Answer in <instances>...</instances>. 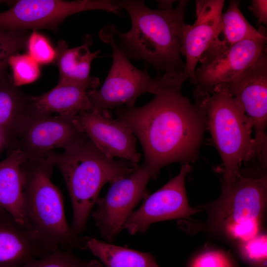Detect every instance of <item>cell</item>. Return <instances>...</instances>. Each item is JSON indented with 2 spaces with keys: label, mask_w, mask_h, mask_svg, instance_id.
<instances>
[{
  "label": "cell",
  "mask_w": 267,
  "mask_h": 267,
  "mask_svg": "<svg viewBox=\"0 0 267 267\" xmlns=\"http://www.w3.org/2000/svg\"><path fill=\"white\" fill-rule=\"evenodd\" d=\"M28 54L39 64H46L55 61L56 49L48 39L34 30L28 40Z\"/></svg>",
  "instance_id": "27"
},
{
  "label": "cell",
  "mask_w": 267,
  "mask_h": 267,
  "mask_svg": "<svg viewBox=\"0 0 267 267\" xmlns=\"http://www.w3.org/2000/svg\"><path fill=\"white\" fill-rule=\"evenodd\" d=\"M54 167L47 154L22 164L24 225L51 252L87 249L89 237L76 234L67 222L62 193L51 180Z\"/></svg>",
  "instance_id": "3"
},
{
  "label": "cell",
  "mask_w": 267,
  "mask_h": 267,
  "mask_svg": "<svg viewBox=\"0 0 267 267\" xmlns=\"http://www.w3.org/2000/svg\"><path fill=\"white\" fill-rule=\"evenodd\" d=\"M181 88L162 85L148 103L115 110L117 119L139 141L144 154L141 166L152 178L165 166L194 161L207 129L203 108L184 96Z\"/></svg>",
  "instance_id": "1"
},
{
  "label": "cell",
  "mask_w": 267,
  "mask_h": 267,
  "mask_svg": "<svg viewBox=\"0 0 267 267\" xmlns=\"http://www.w3.org/2000/svg\"><path fill=\"white\" fill-rule=\"evenodd\" d=\"M99 36L111 47L113 60L101 88L88 91L92 110L110 116L111 110L134 107L136 99L143 93L156 95L160 92L162 87L160 81L151 78L147 69L142 70L131 63L117 46L109 24L100 30Z\"/></svg>",
  "instance_id": "7"
},
{
  "label": "cell",
  "mask_w": 267,
  "mask_h": 267,
  "mask_svg": "<svg viewBox=\"0 0 267 267\" xmlns=\"http://www.w3.org/2000/svg\"><path fill=\"white\" fill-rule=\"evenodd\" d=\"M189 163L183 164L178 174L157 191L144 199L141 207L133 211L124 228L130 234L145 233L154 222L177 219H190L201 211L191 207L185 187L186 175L191 170Z\"/></svg>",
  "instance_id": "10"
},
{
  "label": "cell",
  "mask_w": 267,
  "mask_h": 267,
  "mask_svg": "<svg viewBox=\"0 0 267 267\" xmlns=\"http://www.w3.org/2000/svg\"><path fill=\"white\" fill-rule=\"evenodd\" d=\"M4 147H6V142L3 135L0 132V152Z\"/></svg>",
  "instance_id": "31"
},
{
  "label": "cell",
  "mask_w": 267,
  "mask_h": 267,
  "mask_svg": "<svg viewBox=\"0 0 267 267\" xmlns=\"http://www.w3.org/2000/svg\"></svg>",
  "instance_id": "32"
},
{
  "label": "cell",
  "mask_w": 267,
  "mask_h": 267,
  "mask_svg": "<svg viewBox=\"0 0 267 267\" xmlns=\"http://www.w3.org/2000/svg\"><path fill=\"white\" fill-rule=\"evenodd\" d=\"M158 4L159 9L168 10L173 8V4L176 0H156Z\"/></svg>",
  "instance_id": "30"
},
{
  "label": "cell",
  "mask_w": 267,
  "mask_h": 267,
  "mask_svg": "<svg viewBox=\"0 0 267 267\" xmlns=\"http://www.w3.org/2000/svg\"><path fill=\"white\" fill-rule=\"evenodd\" d=\"M85 86L59 82L50 91L39 96H30L28 113L30 116H51L55 114L74 118L79 113L91 110Z\"/></svg>",
  "instance_id": "17"
},
{
  "label": "cell",
  "mask_w": 267,
  "mask_h": 267,
  "mask_svg": "<svg viewBox=\"0 0 267 267\" xmlns=\"http://www.w3.org/2000/svg\"><path fill=\"white\" fill-rule=\"evenodd\" d=\"M267 199V176L222 181L214 201L200 206L207 213L203 225L209 231L243 243L260 234Z\"/></svg>",
  "instance_id": "6"
},
{
  "label": "cell",
  "mask_w": 267,
  "mask_h": 267,
  "mask_svg": "<svg viewBox=\"0 0 267 267\" xmlns=\"http://www.w3.org/2000/svg\"><path fill=\"white\" fill-rule=\"evenodd\" d=\"M29 97L6 74L0 78V132L10 151L18 149L19 132L29 116Z\"/></svg>",
  "instance_id": "19"
},
{
  "label": "cell",
  "mask_w": 267,
  "mask_h": 267,
  "mask_svg": "<svg viewBox=\"0 0 267 267\" xmlns=\"http://www.w3.org/2000/svg\"><path fill=\"white\" fill-rule=\"evenodd\" d=\"M92 10L119 14L121 9L110 0H21L0 13V29H53L71 15Z\"/></svg>",
  "instance_id": "8"
},
{
  "label": "cell",
  "mask_w": 267,
  "mask_h": 267,
  "mask_svg": "<svg viewBox=\"0 0 267 267\" xmlns=\"http://www.w3.org/2000/svg\"><path fill=\"white\" fill-rule=\"evenodd\" d=\"M224 0H196V19L186 24L180 49L185 58V67L180 77L182 84L187 80L193 84L197 65L214 37L224 3Z\"/></svg>",
  "instance_id": "15"
},
{
  "label": "cell",
  "mask_w": 267,
  "mask_h": 267,
  "mask_svg": "<svg viewBox=\"0 0 267 267\" xmlns=\"http://www.w3.org/2000/svg\"><path fill=\"white\" fill-rule=\"evenodd\" d=\"M249 9L258 19V25H267V0H252Z\"/></svg>",
  "instance_id": "29"
},
{
  "label": "cell",
  "mask_w": 267,
  "mask_h": 267,
  "mask_svg": "<svg viewBox=\"0 0 267 267\" xmlns=\"http://www.w3.org/2000/svg\"><path fill=\"white\" fill-rule=\"evenodd\" d=\"M26 40V34L23 30L0 29V78L6 74L9 58L22 49Z\"/></svg>",
  "instance_id": "25"
},
{
  "label": "cell",
  "mask_w": 267,
  "mask_h": 267,
  "mask_svg": "<svg viewBox=\"0 0 267 267\" xmlns=\"http://www.w3.org/2000/svg\"><path fill=\"white\" fill-rule=\"evenodd\" d=\"M267 236L259 234L238 245L241 259L252 267H267Z\"/></svg>",
  "instance_id": "26"
},
{
  "label": "cell",
  "mask_w": 267,
  "mask_h": 267,
  "mask_svg": "<svg viewBox=\"0 0 267 267\" xmlns=\"http://www.w3.org/2000/svg\"><path fill=\"white\" fill-rule=\"evenodd\" d=\"M152 178L142 166L130 175L112 183L106 195L98 198L90 215L103 239L112 242L121 231L133 209L148 195L147 184Z\"/></svg>",
  "instance_id": "9"
},
{
  "label": "cell",
  "mask_w": 267,
  "mask_h": 267,
  "mask_svg": "<svg viewBox=\"0 0 267 267\" xmlns=\"http://www.w3.org/2000/svg\"><path fill=\"white\" fill-rule=\"evenodd\" d=\"M188 267H236L230 257L221 251L200 253L191 260Z\"/></svg>",
  "instance_id": "28"
},
{
  "label": "cell",
  "mask_w": 267,
  "mask_h": 267,
  "mask_svg": "<svg viewBox=\"0 0 267 267\" xmlns=\"http://www.w3.org/2000/svg\"><path fill=\"white\" fill-rule=\"evenodd\" d=\"M194 98L204 111L207 129L220 155L223 180H234L241 174L243 163L257 160L260 163L252 123L226 85Z\"/></svg>",
  "instance_id": "5"
},
{
  "label": "cell",
  "mask_w": 267,
  "mask_h": 267,
  "mask_svg": "<svg viewBox=\"0 0 267 267\" xmlns=\"http://www.w3.org/2000/svg\"><path fill=\"white\" fill-rule=\"evenodd\" d=\"M78 129L94 145L110 159L115 157L135 164L141 155L136 147V137L129 128L118 119L90 110L73 118Z\"/></svg>",
  "instance_id": "14"
},
{
  "label": "cell",
  "mask_w": 267,
  "mask_h": 267,
  "mask_svg": "<svg viewBox=\"0 0 267 267\" xmlns=\"http://www.w3.org/2000/svg\"><path fill=\"white\" fill-rule=\"evenodd\" d=\"M74 118L55 115L30 116L18 136V149L26 159L43 157L56 148L64 150L88 137L76 126Z\"/></svg>",
  "instance_id": "12"
},
{
  "label": "cell",
  "mask_w": 267,
  "mask_h": 267,
  "mask_svg": "<svg viewBox=\"0 0 267 267\" xmlns=\"http://www.w3.org/2000/svg\"><path fill=\"white\" fill-rule=\"evenodd\" d=\"M92 38L87 35L84 43L79 46L68 48L64 41L59 43L55 61L60 73L59 82H68L86 86L89 90L96 89L100 85L98 78L90 75L91 63L100 50L91 52L89 46Z\"/></svg>",
  "instance_id": "20"
},
{
  "label": "cell",
  "mask_w": 267,
  "mask_h": 267,
  "mask_svg": "<svg viewBox=\"0 0 267 267\" xmlns=\"http://www.w3.org/2000/svg\"><path fill=\"white\" fill-rule=\"evenodd\" d=\"M7 65L12 71L11 81L16 87L33 83L40 76L39 64L29 54H13Z\"/></svg>",
  "instance_id": "24"
},
{
  "label": "cell",
  "mask_w": 267,
  "mask_h": 267,
  "mask_svg": "<svg viewBox=\"0 0 267 267\" xmlns=\"http://www.w3.org/2000/svg\"><path fill=\"white\" fill-rule=\"evenodd\" d=\"M87 249L106 267H159L155 258L149 253L140 252L89 238Z\"/></svg>",
  "instance_id": "22"
},
{
  "label": "cell",
  "mask_w": 267,
  "mask_h": 267,
  "mask_svg": "<svg viewBox=\"0 0 267 267\" xmlns=\"http://www.w3.org/2000/svg\"><path fill=\"white\" fill-rule=\"evenodd\" d=\"M51 253L24 224L0 207V267H24Z\"/></svg>",
  "instance_id": "16"
},
{
  "label": "cell",
  "mask_w": 267,
  "mask_h": 267,
  "mask_svg": "<svg viewBox=\"0 0 267 267\" xmlns=\"http://www.w3.org/2000/svg\"><path fill=\"white\" fill-rule=\"evenodd\" d=\"M267 37L241 41L211 61L202 64L195 73L194 95L211 93L227 84L254 64L267 50Z\"/></svg>",
  "instance_id": "13"
},
{
  "label": "cell",
  "mask_w": 267,
  "mask_h": 267,
  "mask_svg": "<svg viewBox=\"0 0 267 267\" xmlns=\"http://www.w3.org/2000/svg\"><path fill=\"white\" fill-rule=\"evenodd\" d=\"M47 154L66 183L73 208L70 226L77 235L86 230L102 187L130 175L139 166L125 160L107 157L89 138L63 153L51 151Z\"/></svg>",
  "instance_id": "4"
},
{
  "label": "cell",
  "mask_w": 267,
  "mask_h": 267,
  "mask_svg": "<svg viewBox=\"0 0 267 267\" xmlns=\"http://www.w3.org/2000/svg\"><path fill=\"white\" fill-rule=\"evenodd\" d=\"M265 37V28L255 29L240 11L239 2L231 0L226 11L221 14L212 40L199 61L208 63L241 41Z\"/></svg>",
  "instance_id": "18"
},
{
  "label": "cell",
  "mask_w": 267,
  "mask_h": 267,
  "mask_svg": "<svg viewBox=\"0 0 267 267\" xmlns=\"http://www.w3.org/2000/svg\"><path fill=\"white\" fill-rule=\"evenodd\" d=\"M225 84L252 123L255 133L254 138L260 157L263 160L267 159V50L262 52L254 64Z\"/></svg>",
  "instance_id": "11"
},
{
  "label": "cell",
  "mask_w": 267,
  "mask_h": 267,
  "mask_svg": "<svg viewBox=\"0 0 267 267\" xmlns=\"http://www.w3.org/2000/svg\"><path fill=\"white\" fill-rule=\"evenodd\" d=\"M26 160L20 149L10 151L0 162V207L24 224L23 178L21 165Z\"/></svg>",
  "instance_id": "21"
},
{
  "label": "cell",
  "mask_w": 267,
  "mask_h": 267,
  "mask_svg": "<svg viewBox=\"0 0 267 267\" xmlns=\"http://www.w3.org/2000/svg\"><path fill=\"white\" fill-rule=\"evenodd\" d=\"M189 2L179 0L175 8L163 10L151 9L141 0H113L127 11L132 22L126 33L109 24L117 46L129 59L143 60L164 72L158 79L163 85L182 86L185 63L180 49Z\"/></svg>",
  "instance_id": "2"
},
{
  "label": "cell",
  "mask_w": 267,
  "mask_h": 267,
  "mask_svg": "<svg viewBox=\"0 0 267 267\" xmlns=\"http://www.w3.org/2000/svg\"><path fill=\"white\" fill-rule=\"evenodd\" d=\"M24 267H103L98 260H86L72 250L59 249L42 258L28 262Z\"/></svg>",
  "instance_id": "23"
}]
</instances>
